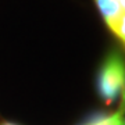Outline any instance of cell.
<instances>
[{
  "instance_id": "5",
  "label": "cell",
  "mask_w": 125,
  "mask_h": 125,
  "mask_svg": "<svg viewBox=\"0 0 125 125\" xmlns=\"http://www.w3.org/2000/svg\"><path fill=\"white\" fill-rule=\"evenodd\" d=\"M120 114H121V121H122V125H125V94L122 96V102H121L120 106Z\"/></svg>"
},
{
  "instance_id": "3",
  "label": "cell",
  "mask_w": 125,
  "mask_h": 125,
  "mask_svg": "<svg viewBox=\"0 0 125 125\" xmlns=\"http://www.w3.org/2000/svg\"><path fill=\"white\" fill-rule=\"evenodd\" d=\"M83 125H122L120 111L113 114H94Z\"/></svg>"
},
{
  "instance_id": "6",
  "label": "cell",
  "mask_w": 125,
  "mask_h": 125,
  "mask_svg": "<svg viewBox=\"0 0 125 125\" xmlns=\"http://www.w3.org/2000/svg\"><path fill=\"white\" fill-rule=\"evenodd\" d=\"M0 125H17V124H13V122H1Z\"/></svg>"
},
{
  "instance_id": "4",
  "label": "cell",
  "mask_w": 125,
  "mask_h": 125,
  "mask_svg": "<svg viewBox=\"0 0 125 125\" xmlns=\"http://www.w3.org/2000/svg\"><path fill=\"white\" fill-rule=\"evenodd\" d=\"M106 25L118 38V40H121V43L125 46V11L118 14L115 18H113L111 21H108Z\"/></svg>"
},
{
  "instance_id": "1",
  "label": "cell",
  "mask_w": 125,
  "mask_h": 125,
  "mask_svg": "<svg viewBox=\"0 0 125 125\" xmlns=\"http://www.w3.org/2000/svg\"><path fill=\"white\" fill-rule=\"evenodd\" d=\"M99 97L106 104H113L125 94V57L113 50L106 56L96 78Z\"/></svg>"
},
{
  "instance_id": "2",
  "label": "cell",
  "mask_w": 125,
  "mask_h": 125,
  "mask_svg": "<svg viewBox=\"0 0 125 125\" xmlns=\"http://www.w3.org/2000/svg\"><path fill=\"white\" fill-rule=\"evenodd\" d=\"M94 3L106 24L125 11V0H94Z\"/></svg>"
}]
</instances>
